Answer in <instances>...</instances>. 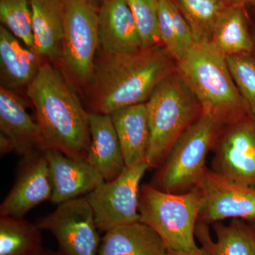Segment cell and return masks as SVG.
Listing matches in <instances>:
<instances>
[{
  "instance_id": "obj_1",
  "label": "cell",
  "mask_w": 255,
  "mask_h": 255,
  "mask_svg": "<svg viewBox=\"0 0 255 255\" xmlns=\"http://www.w3.org/2000/svg\"><path fill=\"white\" fill-rule=\"evenodd\" d=\"M176 70L177 63L162 46L129 53L102 50L85 90L90 112L110 115L146 103L159 84Z\"/></svg>"
},
{
  "instance_id": "obj_2",
  "label": "cell",
  "mask_w": 255,
  "mask_h": 255,
  "mask_svg": "<svg viewBox=\"0 0 255 255\" xmlns=\"http://www.w3.org/2000/svg\"><path fill=\"white\" fill-rule=\"evenodd\" d=\"M48 147L86 159L90 149V112L56 67L46 62L26 89Z\"/></svg>"
},
{
  "instance_id": "obj_3",
  "label": "cell",
  "mask_w": 255,
  "mask_h": 255,
  "mask_svg": "<svg viewBox=\"0 0 255 255\" xmlns=\"http://www.w3.org/2000/svg\"><path fill=\"white\" fill-rule=\"evenodd\" d=\"M177 70L202 107L223 126L249 115L248 107L233 80L226 57L212 42L195 43Z\"/></svg>"
},
{
  "instance_id": "obj_4",
  "label": "cell",
  "mask_w": 255,
  "mask_h": 255,
  "mask_svg": "<svg viewBox=\"0 0 255 255\" xmlns=\"http://www.w3.org/2000/svg\"><path fill=\"white\" fill-rule=\"evenodd\" d=\"M146 106L150 128L146 160L150 168H158L177 139L200 117L202 107L177 70L159 84Z\"/></svg>"
},
{
  "instance_id": "obj_5",
  "label": "cell",
  "mask_w": 255,
  "mask_h": 255,
  "mask_svg": "<svg viewBox=\"0 0 255 255\" xmlns=\"http://www.w3.org/2000/svg\"><path fill=\"white\" fill-rule=\"evenodd\" d=\"M204 204L200 189L174 194L142 184L139 192L140 221L159 235L167 251H191L198 247L196 228Z\"/></svg>"
},
{
  "instance_id": "obj_6",
  "label": "cell",
  "mask_w": 255,
  "mask_h": 255,
  "mask_svg": "<svg viewBox=\"0 0 255 255\" xmlns=\"http://www.w3.org/2000/svg\"><path fill=\"white\" fill-rule=\"evenodd\" d=\"M223 127L214 116L203 112L172 146L151 185L174 194L199 189L208 170L207 156Z\"/></svg>"
},
{
  "instance_id": "obj_7",
  "label": "cell",
  "mask_w": 255,
  "mask_h": 255,
  "mask_svg": "<svg viewBox=\"0 0 255 255\" xmlns=\"http://www.w3.org/2000/svg\"><path fill=\"white\" fill-rule=\"evenodd\" d=\"M99 9L91 0H64V34L59 65L75 89L86 90L100 46Z\"/></svg>"
},
{
  "instance_id": "obj_8",
  "label": "cell",
  "mask_w": 255,
  "mask_h": 255,
  "mask_svg": "<svg viewBox=\"0 0 255 255\" xmlns=\"http://www.w3.org/2000/svg\"><path fill=\"white\" fill-rule=\"evenodd\" d=\"M150 168L147 160L126 167L118 177L111 182L105 181L87 194L99 231L106 233L112 228L140 221V183Z\"/></svg>"
},
{
  "instance_id": "obj_9",
  "label": "cell",
  "mask_w": 255,
  "mask_h": 255,
  "mask_svg": "<svg viewBox=\"0 0 255 255\" xmlns=\"http://www.w3.org/2000/svg\"><path fill=\"white\" fill-rule=\"evenodd\" d=\"M58 243L62 255H98L101 242L95 214L85 197L75 198L58 204L54 212L36 223Z\"/></svg>"
},
{
  "instance_id": "obj_10",
  "label": "cell",
  "mask_w": 255,
  "mask_h": 255,
  "mask_svg": "<svg viewBox=\"0 0 255 255\" xmlns=\"http://www.w3.org/2000/svg\"><path fill=\"white\" fill-rule=\"evenodd\" d=\"M211 170L230 182L255 187V119L225 126L214 149Z\"/></svg>"
},
{
  "instance_id": "obj_11",
  "label": "cell",
  "mask_w": 255,
  "mask_h": 255,
  "mask_svg": "<svg viewBox=\"0 0 255 255\" xmlns=\"http://www.w3.org/2000/svg\"><path fill=\"white\" fill-rule=\"evenodd\" d=\"M199 189L204 204L199 222L240 219L255 226V187L230 182L208 169Z\"/></svg>"
},
{
  "instance_id": "obj_12",
  "label": "cell",
  "mask_w": 255,
  "mask_h": 255,
  "mask_svg": "<svg viewBox=\"0 0 255 255\" xmlns=\"http://www.w3.org/2000/svg\"><path fill=\"white\" fill-rule=\"evenodd\" d=\"M53 184L44 150L23 157L19 173L0 206V216L22 219L35 206L50 200Z\"/></svg>"
},
{
  "instance_id": "obj_13",
  "label": "cell",
  "mask_w": 255,
  "mask_h": 255,
  "mask_svg": "<svg viewBox=\"0 0 255 255\" xmlns=\"http://www.w3.org/2000/svg\"><path fill=\"white\" fill-rule=\"evenodd\" d=\"M0 137L22 157L48 148L36 121L32 119L21 97L0 87Z\"/></svg>"
},
{
  "instance_id": "obj_14",
  "label": "cell",
  "mask_w": 255,
  "mask_h": 255,
  "mask_svg": "<svg viewBox=\"0 0 255 255\" xmlns=\"http://www.w3.org/2000/svg\"><path fill=\"white\" fill-rule=\"evenodd\" d=\"M53 184L50 201L54 204L89 194L105 182L86 159L74 158L56 149L44 150Z\"/></svg>"
},
{
  "instance_id": "obj_15",
  "label": "cell",
  "mask_w": 255,
  "mask_h": 255,
  "mask_svg": "<svg viewBox=\"0 0 255 255\" xmlns=\"http://www.w3.org/2000/svg\"><path fill=\"white\" fill-rule=\"evenodd\" d=\"M98 14L102 51L129 53L142 48L141 37L127 0H107L99 8Z\"/></svg>"
},
{
  "instance_id": "obj_16",
  "label": "cell",
  "mask_w": 255,
  "mask_h": 255,
  "mask_svg": "<svg viewBox=\"0 0 255 255\" xmlns=\"http://www.w3.org/2000/svg\"><path fill=\"white\" fill-rule=\"evenodd\" d=\"M47 60L24 44L7 28L0 26L1 87L14 90L26 88Z\"/></svg>"
},
{
  "instance_id": "obj_17",
  "label": "cell",
  "mask_w": 255,
  "mask_h": 255,
  "mask_svg": "<svg viewBox=\"0 0 255 255\" xmlns=\"http://www.w3.org/2000/svg\"><path fill=\"white\" fill-rule=\"evenodd\" d=\"M90 130L91 142L87 161L105 182H111L118 177L126 167L111 115L90 112Z\"/></svg>"
},
{
  "instance_id": "obj_18",
  "label": "cell",
  "mask_w": 255,
  "mask_h": 255,
  "mask_svg": "<svg viewBox=\"0 0 255 255\" xmlns=\"http://www.w3.org/2000/svg\"><path fill=\"white\" fill-rule=\"evenodd\" d=\"M122 147L126 167L146 160L150 128L146 103L124 107L110 114Z\"/></svg>"
},
{
  "instance_id": "obj_19",
  "label": "cell",
  "mask_w": 255,
  "mask_h": 255,
  "mask_svg": "<svg viewBox=\"0 0 255 255\" xmlns=\"http://www.w3.org/2000/svg\"><path fill=\"white\" fill-rule=\"evenodd\" d=\"M35 50L59 63L64 34V0H30Z\"/></svg>"
},
{
  "instance_id": "obj_20",
  "label": "cell",
  "mask_w": 255,
  "mask_h": 255,
  "mask_svg": "<svg viewBox=\"0 0 255 255\" xmlns=\"http://www.w3.org/2000/svg\"><path fill=\"white\" fill-rule=\"evenodd\" d=\"M167 252L159 235L139 221L107 231L98 255H167Z\"/></svg>"
},
{
  "instance_id": "obj_21",
  "label": "cell",
  "mask_w": 255,
  "mask_h": 255,
  "mask_svg": "<svg viewBox=\"0 0 255 255\" xmlns=\"http://www.w3.org/2000/svg\"><path fill=\"white\" fill-rule=\"evenodd\" d=\"M216 239L210 235L209 225L198 222L196 238L210 255H255V226L240 219L227 225L213 223Z\"/></svg>"
},
{
  "instance_id": "obj_22",
  "label": "cell",
  "mask_w": 255,
  "mask_h": 255,
  "mask_svg": "<svg viewBox=\"0 0 255 255\" xmlns=\"http://www.w3.org/2000/svg\"><path fill=\"white\" fill-rule=\"evenodd\" d=\"M213 44L224 56L253 53L254 43L249 31L245 6H228L215 25L213 31Z\"/></svg>"
},
{
  "instance_id": "obj_23",
  "label": "cell",
  "mask_w": 255,
  "mask_h": 255,
  "mask_svg": "<svg viewBox=\"0 0 255 255\" xmlns=\"http://www.w3.org/2000/svg\"><path fill=\"white\" fill-rule=\"evenodd\" d=\"M158 27L162 46L176 63L195 43L190 26L172 0H159Z\"/></svg>"
},
{
  "instance_id": "obj_24",
  "label": "cell",
  "mask_w": 255,
  "mask_h": 255,
  "mask_svg": "<svg viewBox=\"0 0 255 255\" xmlns=\"http://www.w3.org/2000/svg\"><path fill=\"white\" fill-rule=\"evenodd\" d=\"M41 230L20 218L0 217V255H39L44 251Z\"/></svg>"
},
{
  "instance_id": "obj_25",
  "label": "cell",
  "mask_w": 255,
  "mask_h": 255,
  "mask_svg": "<svg viewBox=\"0 0 255 255\" xmlns=\"http://www.w3.org/2000/svg\"><path fill=\"white\" fill-rule=\"evenodd\" d=\"M187 20L195 43L210 42L216 21L230 0H172Z\"/></svg>"
},
{
  "instance_id": "obj_26",
  "label": "cell",
  "mask_w": 255,
  "mask_h": 255,
  "mask_svg": "<svg viewBox=\"0 0 255 255\" xmlns=\"http://www.w3.org/2000/svg\"><path fill=\"white\" fill-rule=\"evenodd\" d=\"M0 21L26 46L35 50L30 0H0Z\"/></svg>"
},
{
  "instance_id": "obj_27",
  "label": "cell",
  "mask_w": 255,
  "mask_h": 255,
  "mask_svg": "<svg viewBox=\"0 0 255 255\" xmlns=\"http://www.w3.org/2000/svg\"><path fill=\"white\" fill-rule=\"evenodd\" d=\"M238 91L246 102L250 117L255 119V58L253 53L226 57Z\"/></svg>"
},
{
  "instance_id": "obj_28",
  "label": "cell",
  "mask_w": 255,
  "mask_h": 255,
  "mask_svg": "<svg viewBox=\"0 0 255 255\" xmlns=\"http://www.w3.org/2000/svg\"><path fill=\"white\" fill-rule=\"evenodd\" d=\"M127 1L141 37L142 48L162 46L158 27L159 0Z\"/></svg>"
},
{
  "instance_id": "obj_29",
  "label": "cell",
  "mask_w": 255,
  "mask_h": 255,
  "mask_svg": "<svg viewBox=\"0 0 255 255\" xmlns=\"http://www.w3.org/2000/svg\"><path fill=\"white\" fill-rule=\"evenodd\" d=\"M167 255H210L204 247H197L195 249L187 251H168Z\"/></svg>"
},
{
  "instance_id": "obj_30",
  "label": "cell",
  "mask_w": 255,
  "mask_h": 255,
  "mask_svg": "<svg viewBox=\"0 0 255 255\" xmlns=\"http://www.w3.org/2000/svg\"><path fill=\"white\" fill-rule=\"evenodd\" d=\"M231 4H239L245 6L248 4H255V0H230Z\"/></svg>"
},
{
  "instance_id": "obj_31",
  "label": "cell",
  "mask_w": 255,
  "mask_h": 255,
  "mask_svg": "<svg viewBox=\"0 0 255 255\" xmlns=\"http://www.w3.org/2000/svg\"><path fill=\"white\" fill-rule=\"evenodd\" d=\"M39 255H60L58 252H53L51 251H48V250L44 249V251L42 252L41 254Z\"/></svg>"
},
{
  "instance_id": "obj_32",
  "label": "cell",
  "mask_w": 255,
  "mask_h": 255,
  "mask_svg": "<svg viewBox=\"0 0 255 255\" xmlns=\"http://www.w3.org/2000/svg\"><path fill=\"white\" fill-rule=\"evenodd\" d=\"M92 2L95 4V6H97V8H100L101 5L103 4L105 1H107V0H91Z\"/></svg>"
}]
</instances>
